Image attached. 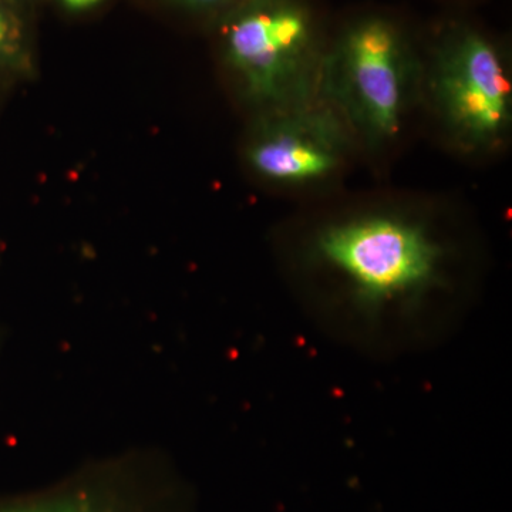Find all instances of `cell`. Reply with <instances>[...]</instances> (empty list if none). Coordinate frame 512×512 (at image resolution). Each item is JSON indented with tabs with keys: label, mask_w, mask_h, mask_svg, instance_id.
Listing matches in <instances>:
<instances>
[{
	"label": "cell",
	"mask_w": 512,
	"mask_h": 512,
	"mask_svg": "<svg viewBox=\"0 0 512 512\" xmlns=\"http://www.w3.org/2000/svg\"><path fill=\"white\" fill-rule=\"evenodd\" d=\"M306 259L330 282L303 299L313 328L377 362L407 359L450 342L471 299L454 282V251L424 222L376 214L323 225Z\"/></svg>",
	"instance_id": "1"
},
{
	"label": "cell",
	"mask_w": 512,
	"mask_h": 512,
	"mask_svg": "<svg viewBox=\"0 0 512 512\" xmlns=\"http://www.w3.org/2000/svg\"><path fill=\"white\" fill-rule=\"evenodd\" d=\"M340 93L360 126L379 138L402 126L407 99L409 52L399 28L382 16L350 25L335 55Z\"/></svg>",
	"instance_id": "2"
},
{
	"label": "cell",
	"mask_w": 512,
	"mask_h": 512,
	"mask_svg": "<svg viewBox=\"0 0 512 512\" xmlns=\"http://www.w3.org/2000/svg\"><path fill=\"white\" fill-rule=\"evenodd\" d=\"M227 42L232 63L255 96L289 99L315 52V22L299 0H265L232 23Z\"/></svg>",
	"instance_id": "3"
},
{
	"label": "cell",
	"mask_w": 512,
	"mask_h": 512,
	"mask_svg": "<svg viewBox=\"0 0 512 512\" xmlns=\"http://www.w3.org/2000/svg\"><path fill=\"white\" fill-rule=\"evenodd\" d=\"M437 93L448 123L470 143H493L510 124L507 70L494 43L476 30H458L444 43Z\"/></svg>",
	"instance_id": "4"
},
{
	"label": "cell",
	"mask_w": 512,
	"mask_h": 512,
	"mask_svg": "<svg viewBox=\"0 0 512 512\" xmlns=\"http://www.w3.org/2000/svg\"><path fill=\"white\" fill-rule=\"evenodd\" d=\"M0 512H191V505L173 483H150L127 468H109L2 504Z\"/></svg>",
	"instance_id": "5"
},
{
	"label": "cell",
	"mask_w": 512,
	"mask_h": 512,
	"mask_svg": "<svg viewBox=\"0 0 512 512\" xmlns=\"http://www.w3.org/2000/svg\"><path fill=\"white\" fill-rule=\"evenodd\" d=\"M338 141L323 120H295L262 138L251 153L255 170L269 180L306 183L320 180L338 165Z\"/></svg>",
	"instance_id": "6"
},
{
	"label": "cell",
	"mask_w": 512,
	"mask_h": 512,
	"mask_svg": "<svg viewBox=\"0 0 512 512\" xmlns=\"http://www.w3.org/2000/svg\"><path fill=\"white\" fill-rule=\"evenodd\" d=\"M10 26L8 19H6L5 13L0 9V52L8 46L10 42Z\"/></svg>",
	"instance_id": "7"
},
{
	"label": "cell",
	"mask_w": 512,
	"mask_h": 512,
	"mask_svg": "<svg viewBox=\"0 0 512 512\" xmlns=\"http://www.w3.org/2000/svg\"><path fill=\"white\" fill-rule=\"evenodd\" d=\"M63 2L67 3L70 8L83 9L96 5L99 0H63Z\"/></svg>",
	"instance_id": "8"
},
{
	"label": "cell",
	"mask_w": 512,
	"mask_h": 512,
	"mask_svg": "<svg viewBox=\"0 0 512 512\" xmlns=\"http://www.w3.org/2000/svg\"><path fill=\"white\" fill-rule=\"evenodd\" d=\"M187 2L194 6H200V8H212V6L222 5L227 0H187Z\"/></svg>",
	"instance_id": "9"
}]
</instances>
